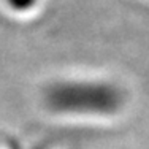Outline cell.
<instances>
[{"label": "cell", "instance_id": "obj_1", "mask_svg": "<svg viewBox=\"0 0 149 149\" xmlns=\"http://www.w3.org/2000/svg\"><path fill=\"white\" fill-rule=\"evenodd\" d=\"M46 105L59 116L114 118L122 108V95L116 87L103 81L60 79L46 91Z\"/></svg>", "mask_w": 149, "mask_h": 149}]
</instances>
